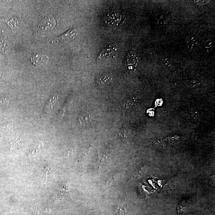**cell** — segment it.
<instances>
[{
    "label": "cell",
    "instance_id": "cell-1",
    "mask_svg": "<svg viewBox=\"0 0 215 215\" xmlns=\"http://www.w3.org/2000/svg\"><path fill=\"white\" fill-rule=\"evenodd\" d=\"M3 20L10 27L14 32L17 31L19 29L21 24L20 19L15 16L7 15L3 18Z\"/></svg>",
    "mask_w": 215,
    "mask_h": 215
},
{
    "label": "cell",
    "instance_id": "cell-2",
    "mask_svg": "<svg viewBox=\"0 0 215 215\" xmlns=\"http://www.w3.org/2000/svg\"><path fill=\"white\" fill-rule=\"evenodd\" d=\"M78 33V32L76 29L72 28L69 29L66 33L54 39L52 43H59V42L63 41L72 40L75 38L77 35Z\"/></svg>",
    "mask_w": 215,
    "mask_h": 215
},
{
    "label": "cell",
    "instance_id": "cell-3",
    "mask_svg": "<svg viewBox=\"0 0 215 215\" xmlns=\"http://www.w3.org/2000/svg\"><path fill=\"white\" fill-rule=\"evenodd\" d=\"M10 43L4 33L0 34V51L6 56H8L10 52Z\"/></svg>",
    "mask_w": 215,
    "mask_h": 215
},
{
    "label": "cell",
    "instance_id": "cell-4",
    "mask_svg": "<svg viewBox=\"0 0 215 215\" xmlns=\"http://www.w3.org/2000/svg\"><path fill=\"white\" fill-rule=\"evenodd\" d=\"M48 59V57L44 54L35 53L31 57V61L33 65L35 66H37L46 63Z\"/></svg>",
    "mask_w": 215,
    "mask_h": 215
},
{
    "label": "cell",
    "instance_id": "cell-5",
    "mask_svg": "<svg viewBox=\"0 0 215 215\" xmlns=\"http://www.w3.org/2000/svg\"><path fill=\"white\" fill-rule=\"evenodd\" d=\"M54 21L53 17H51L50 16H47L45 18L41 23L39 24V28L44 31L50 30L52 28L53 26H54L53 24L55 22Z\"/></svg>",
    "mask_w": 215,
    "mask_h": 215
},
{
    "label": "cell",
    "instance_id": "cell-6",
    "mask_svg": "<svg viewBox=\"0 0 215 215\" xmlns=\"http://www.w3.org/2000/svg\"><path fill=\"white\" fill-rule=\"evenodd\" d=\"M154 20L157 24L163 25L168 22L169 18L164 12L158 11L154 16Z\"/></svg>",
    "mask_w": 215,
    "mask_h": 215
},
{
    "label": "cell",
    "instance_id": "cell-7",
    "mask_svg": "<svg viewBox=\"0 0 215 215\" xmlns=\"http://www.w3.org/2000/svg\"><path fill=\"white\" fill-rule=\"evenodd\" d=\"M186 42L188 49L192 50L195 49L198 43V38L195 34H190L186 39Z\"/></svg>",
    "mask_w": 215,
    "mask_h": 215
},
{
    "label": "cell",
    "instance_id": "cell-8",
    "mask_svg": "<svg viewBox=\"0 0 215 215\" xmlns=\"http://www.w3.org/2000/svg\"><path fill=\"white\" fill-rule=\"evenodd\" d=\"M204 48L206 51L208 53H210L213 50L214 48V42L212 39H206L204 42Z\"/></svg>",
    "mask_w": 215,
    "mask_h": 215
},
{
    "label": "cell",
    "instance_id": "cell-9",
    "mask_svg": "<svg viewBox=\"0 0 215 215\" xmlns=\"http://www.w3.org/2000/svg\"><path fill=\"white\" fill-rule=\"evenodd\" d=\"M112 52L113 51L111 49H106L101 52L98 58L100 60H104L110 56L111 54L113 53Z\"/></svg>",
    "mask_w": 215,
    "mask_h": 215
},
{
    "label": "cell",
    "instance_id": "cell-10",
    "mask_svg": "<svg viewBox=\"0 0 215 215\" xmlns=\"http://www.w3.org/2000/svg\"><path fill=\"white\" fill-rule=\"evenodd\" d=\"M98 83L101 85L105 86L111 82V78L106 75H102L98 79Z\"/></svg>",
    "mask_w": 215,
    "mask_h": 215
},
{
    "label": "cell",
    "instance_id": "cell-11",
    "mask_svg": "<svg viewBox=\"0 0 215 215\" xmlns=\"http://www.w3.org/2000/svg\"><path fill=\"white\" fill-rule=\"evenodd\" d=\"M117 213L118 215H126V209L125 208H118L117 210Z\"/></svg>",
    "mask_w": 215,
    "mask_h": 215
},
{
    "label": "cell",
    "instance_id": "cell-12",
    "mask_svg": "<svg viewBox=\"0 0 215 215\" xmlns=\"http://www.w3.org/2000/svg\"><path fill=\"white\" fill-rule=\"evenodd\" d=\"M210 1H205V0H204V1L203 0V1L201 0V1H194V2H195V3L197 4V5H206V4L208 3Z\"/></svg>",
    "mask_w": 215,
    "mask_h": 215
},
{
    "label": "cell",
    "instance_id": "cell-13",
    "mask_svg": "<svg viewBox=\"0 0 215 215\" xmlns=\"http://www.w3.org/2000/svg\"><path fill=\"white\" fill-rule=\"evenodd\" d=\"M164 63L167 66H171L172 65V62L169 58H165L164 59Z\"/></svg>",
    "mask_w": 215,
    "mask_h": 215
}]
</instances>
